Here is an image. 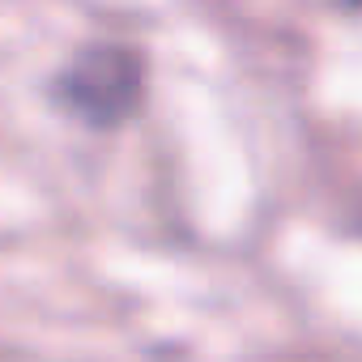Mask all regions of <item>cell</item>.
Returning a JSON list of instances; mask_svg holds the SVG:
<instances>
[{"label": "cell", "instance_id": "1", "mask_svg": "<svg viewBox=\"0 0 362 362\" xmlns=\"http://www.w3.org/2000/svg\"><path fill=\"white\" fill-rule=\"evenodd\" d=\"M136 86H141L136 81V60L124 47H90L73 64L60 69L52 94L69 115H77L94 128H107L119 115H128V107L136 98Z\"/></svg>", "mask_w": 362, "mask_h": 362}]
</instances>
